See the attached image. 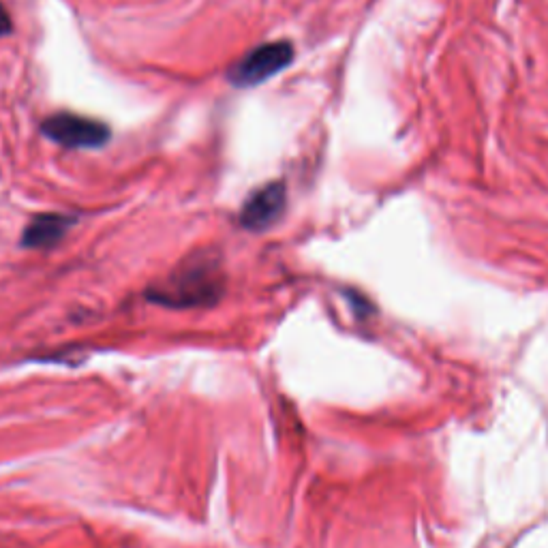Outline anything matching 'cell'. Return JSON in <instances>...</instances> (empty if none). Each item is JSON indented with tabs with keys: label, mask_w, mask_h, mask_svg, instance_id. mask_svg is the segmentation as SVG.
I'll return each instance as SVG.
<instances>
[{
	"label": "cell",
	"mask_w": 548,
	"mask_h": 548,
	"mask_svg": "<svg viewBox=\"0 0 548 548\" xmlns=\"http://www.w3.org/2000/svg\"><path fill=\"white\" fill-rule=\"evenodd\" d=\"M223 287L225 279L217 257L212 253H195L163 283L152 287L148 298L174 309L204 307V304L217 302L223 294Z\"/></svg>",
	"instance_id": "1"
},
{
	"label": "cell",
	"mask_w": 548,
	"mask_h": 548,
	"mask_svg": "<svg viewBox=\"0 0 548 548\" xmlns=\"http://www.w3.org/2000/svg\"><path fill=\"white\" fill-rule=\"evenodd\" d=\"M43 135L65 148H101L110 142L112 131L101 120L60 112L43 120Z\"/></svg>",
	"instance_id": "2"
},
{
	"label": "cell",
	"mask_w": 548,
	"mask_h": 548,
	"mask_svg": "<svg viewBox=\"0 0 548 548\" xmlns=\"http://www.w3.org/2000/svg\"><path fill=\"white\" fill-rule=\"evenodd\" d=\"M294 60V45L289 41H272L251 50L230 71V82L238 88L262 84L289 67Z\"/></svg>",
	"instance_id": "3"
},
{
	"label": "cell",
	"mask_w": 548,
	"mask_h": 548,
	"mask_svg": "<svg viewBox=\"0 0 548 548\" xmlns=\"http://www.w3.org/2000/svg\"><path fill=\"white\" fill-rule=\"evenodd\" d=\"M285 210V187L281 182L257 189L240 210V225L251 232H264L279 221Z\"/></svg>",
	"instance_id": "4"
},
{
	"label": "cell",
	"mask_w": 548,
	"mask_h": 548,
	"mask_svg": "<svg viewBox=\"0 0 548 548\" xmlns=\"http://www.w3.org/2000/svg\"><path fill=\"white\" fill-rule=\"evenodd\" d=\"M73 225L75 219L67 215H56V212L39 215L30 221V225L24 230L22 245L28 249H50L67 236Z\"/></svg>",
	"instance_id": "5"
},
{
	"label": "cell",
	"mask_w": 548,
	"mask_h": 548,
	"mask_svg": "<svg viewBox=\"0 0 548 548\" xmlns=\"http://www.w3.org/2000/svg\"><path fill=\"white\" fill-rule=\"evenodd\" d=\"M11 30H13V24H11L9 13H7V9L3 5H0V37L9 35Z\"/></svg>",
	"instance_id": "6"
}]
</instances>
